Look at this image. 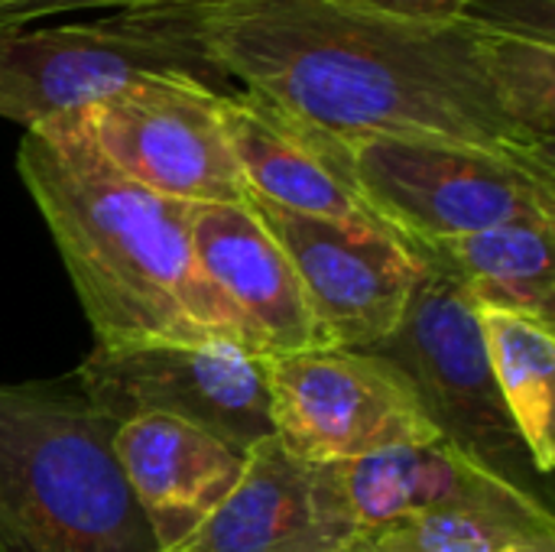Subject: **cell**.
Instances as JSON below:
<instances>
[{
  "label": "cell",
  "instance_id": "1",
  "mask_svg": "<svg viewBox=\"0 0 555 552\" xmlns=\"http://www.w3.org/2000/svg\"><path fill=\"white\" fill-rule=\"evenodd\" d=\"M153 13L198 42L221 78L345 143L449 140L555 159L511 104L501 29L475 16L420 23L354 0H218Z\"/></svg>",
  "mask_w": 555,
  "mask_h": 552
},
{
  "label": "cell",
  "instance_id": "2",
  "mask_svg": "<svg viewBox=\"0 0 555 552\" xmlns=\"http://www.w3.org/2000/svg\"><path fill=\"white\" fill-rule=\"evenodd\" d=\"M16 172L55 241L94 345L237 342L254 351L244 322L198 267L192 205L127 179L94 146L78 111L29 127Z\"/></svg>",
  "mask_w": 555,
  "mask_h": 552
},
{
  "label": "cell",
  "instance_id": "3",
  "mask_svg": "<svg viewBox=\"0 0 555 552\" xmlns=\"http://www.w3.org/2000/svg\"><path fill=\"white\" fill-rule=\"evenodd\" d=\"M0 552H156L81 390L0 384Z\"/></svg>",
  "mask_w": 555,
  "mask_h": 552
},
{
  "label": "cell",
  "instance_id": "4",
  "mask_svg": "<svg viewBox=\"0 0 555 552\" xmlns=\"http://www.w3.org/2000/svg\"><path fill=\"white\" fill-rule=\"evenodd\" d=\"M348 153L361 198L410 254L520 218L555 221V159L400 137H361Z\"/></svg>",
  "mask_w": 555,
  "mask_h": 552
},
{
  "label": "cell",
  "instance_id": "5",
  "mask_svg": "<svg viewBox=\"0 0 555 552\" xmlns=\"http://www.w3.org/2000/svg\"><path fill=\"white\" fill-rule=\"evenodd\" d=\"M374 355L410 377L429 423L449 446L550 508V478L540 475L501 400L478 309L452 277L423 267L400 325Z\"/></svg>",
  "mask_w": 555,
  "mask_h": 552
},
{
  "label": "cell",
  "instance_id": "6",
  "mask_svg": "<svg viewBox=\"0 0 555 552\" xmlns=\"http://www.w3.org/2000/svg\"><path fill=\"white\" fill-rule=\"evenodd\" d=\"M185 72L218 88L208 55L156 13H117L94 23L0 26V117L26 130L85 111L140 75Z\"/></svg>",
  "mask_w": 555,
  "mask_h": 552
},
{
  "label": "cell",
  "instance_id": "7",
  "mask_svg": "<svg viewBox=\"0 0 555 552\" xmlns=\"http://www.w3.org/2000/svg\"><path fill=\"white\" fill-rule=\"evenodd\" d=\"M270 420L286 452L348 465L442 439L410 377L374 351L315 348L270 358Z\"/></svg>",
  "mask_w": 555,
  "mask_h": 552
},
{
  "label": "cell",
  "instance_id": "8",
  "mask_svg": "<svg viewBox=\"0 0 555 552\" xmlns=\"http://www.w3.org/2000/svg\"><path fill=\"white\" fill-rule=\"evenodd\" d=\"M267 364L237 342L94 345L78 368V390L114 426L159 413L250 449L273 436Z\"/></svg>",
  "mask_w": 555,
  "mask_h": 552
},
{
  "label": "cell",
  "instance_id": "9",
  "mask_svg": "<svg viewBox=\"0 0 555 552\" xmlns=\"http://www.w3.org/2000/svg\"><path fill=\"white\" fill-rule=\"evenodd\" d=\"M78 117L94 146L156 195L189 205L250 198L221 127L218 88L195 75H140Z\"/></svg>",
  "mask_w": 555,
  "mask_h": 552
},
{
  "label": "cell",
  "instance_id": "10",
  "mask_svg": "<svg viewBox=\"0 0 555 552\" xmlns=\"http://www.w3.org/2000/svg\"><path fill=\"white\" fill-rule=\"evenodd\" d=\"M250 205L286 251L322 348L374 351L400 325L423 264L390 234L309 218L250 195Z\"/></svg>",
  "mask_w": 555,
  "mask_h": 552
},
{
  "label": "cell",
  "instance_id": "11",
  "mask_svg": "<svg viewBox=\"0 0 555 552\" xmlns=\"http://www.w3.org/2000/svg\"><path fill=\"white\" fill-rule=\"evenodd\" d=\"M358 540L345 468L296 459L267 436L185 552H354Z\"/></svg>",
  "mask_w": 555,
  "mask_h": 552
},
{
  "label": "cell",
  "instance_id": "12",
  "mask_svg": "<svg viewBox=\"0 0 555 552\" xmlns=\"http://www.w3.org/2000/svg\"><path fill=\"white\" fill-rule=\"evenodd\" d=\"M218 114L254 198L309 218L390 234L358 192L345 140L247 88L218 91Z\"/></svg>",
  "mask_w": 555,
  "mask_h": 552
},
{
  "label": "cell",
  "instance_id": "13",
  "mask_svg": "<svg viewBox=\"0 0 555 552\" xmlns=\"http://www.w3.org/2000/svg\"><path fill=\"white\" fill-rule=\"evenodd\" d=\"M189 231L202 273L244 322L260 358L322 348L302 283L250 198L192 205Z\"/></svg>",
  "mask_w": 555,
  "mask_h": 552
},
{
  "label": "cell",
  "instance_id": "14",
  "mask_svg": "<svg viewBox=\"0 0 555 552\" xmlns=\"http://www.w3.org/2000/svg\"><path fill=\"white\" fill-rule=\"evenodd\" d=\"M114 455L156 552H185L244 472L237 449L185 420L146 413L114 426Z\"/></svg>",
  "mask_w": 555,
  "mask_h": 552
},
{
  "label": "cell",
  "instance_id": "15",
  "mask_svg": "<svg viewBox=\"0 0 555 552\" xmlns=\"http://www.w3.org/2000/svg\"><path fill=\"white\" fill-rule=\"evenodd\" d=\"M341 468L361 537L380 530L390 521L439 511L553 514V508L485 472L446 439L387 449Z\"/></svg>",
  "mask_w": 555,
  "mask_h": 552
},
{
  "label": "cell",
  "instance_id": "16",
  "mask_svg": "<svg viewBox=\"0 0 555 552\" xmlns=\"http://www.w3.org/2000/svg\"><path fill=\"white\" fill-rule=\"evenodd\" d=\"M553 241L555 221L520 218L423 244L413 257L423 267L452 277L475 309H511L555 319Z\"/></svg>",
  "mask_w": 555,
  "mask_h": 552
},
{
  "label": "cell",
  "instance_id": "17",
  "mask_svg": "<svg viewBox=\"0 0 555 552\" xmlns=\"http://www.w3.org/2000/svg\"><path fill=\"white\" fill-rule=\"evenodd\" d=\"M488 364L501 400L540 475L555 472V329L553 319L511 309H478Z\"/></svg>",
  "mask_w": 555,
  "mask_h": 552
},
{
  "label": "cell",
  "instance_id": "18",
  "mask_svg": "<svg viewBox=\"0 0 555 552\" xmlns=\"http://www.w3.org/2000/svg\"><path fill=\"white\" fill-rule=\"evenodd\" d=\"M354 552H555L553 514L439 511L384 524Z\"/></svg>",
  "mask_w": 555,
  "mask_h": 552
},
{
  "label": "cell",
  "instance_id": "19",
  "mask_svg": "<svg viewBox=\"0 0 555 552\" xmlns=\"http://www.w3.org/2000/svg\"><path fill=\"white\" fill-rule=\"evenodd\" d=\"M218 0H33L16 23H36L39 16L81 13V10H114V13H153V10H185ZM13 26V23H10Z\"/></svg>",
  "mask_w": 555,
  "mask_h": 552
},
{
  "label": "cell",
  "instance_id": "20",
  "mask_svg": "<svg viewBox=\"0 0 555 552\" xmlns=\"http://www.w3.org/2000/svg\"><path fill=\"white\" fill-rule=\"evenodd\" d=\"M361 7L403 16V20H420V23H452L468 16V10L478 0H354Z\"/></svg>",
  "mask_w": 555,
  "mask_h": 552
},
{
  "label": "cell",
  "instance_id": "21",
  "mask_svg": "<svg viewBox=\"0 0 555 552\" xmlns=\"http://www.w3.org/2000/svg\"><path fill=\"white\" fill-rule=\"evenodd\" d=\"M33 0H0V26H10L20 20V13L29 7Z\"/></svg>",
  "mask_w": 555,
  "mask_h": 552
}]
</instances>
